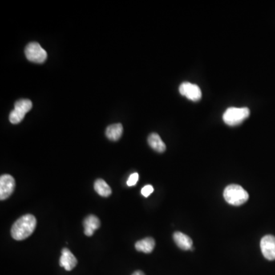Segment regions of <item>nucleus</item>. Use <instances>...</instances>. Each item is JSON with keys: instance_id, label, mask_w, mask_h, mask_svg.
<instances>
[{"instance_id": "5", "label": "nucleus", "mask_w": 275, "mask_h": 275, "mask_svg": "<svg viewBox=\"0 0 275 275\" xmlns=\"http://www.w3.org/2000/svg\"><path fill=\"white\" fill-rule=\"evenodd\" d=\"M25 56L29 61L34 63L42 64L48 58V54L45 49L37 42H31L26 46L25 50Z\"/></svg>"}, {"instance_id": "7", "label": "nucleus", "mask_w": 275, "mask_h": 275, "mask_svg": "<svg viewBox=\"0 0 275 275\" xmlns=\"http://www.w3.org/2000/svg\"><path fill=\"white\" fill-rule=\"evenodd\" d=\"M260 246L265 259L269 261L275 260V236L272 235L264 236L261 239Z\"/></svg>"}, {"instance_id": "8", "label": "nucleus", "mask_w": 275, "mask_h": 275, "mask_svg": "<svg viewBox=\"0 0 275 275\" xmlns=\"http://www.w3.org/2000/svg\"><path fill=\"white\" fill-rule=\"evenodd\" d=\"M181 95L192 101L200 100L202 97V92L200 87L196 84H192L189 82H184L179 87Z\"/></svg>"}, {"instance_id": "18", "label": "nucleus", "mask_w": 275, "mask_h": 275, "mask_svg": "<svg viewBox=\"0 0 275 275\" xmlns=\"http://www.w3.org/2000/svg\"><path fill=\"white\" fill-rule=\"evenodd\" d=\"M131 275H146L143 272H141V271H136V272H134Z\"/></svg>"}, {"instance_id": "17", "label": "nucleus", "mask_w": 275, "mask_h": 275, "mask_svg": "<svg viewBox=\"0 0 275 275\" xmlns=\"http://www.w3.org/2000/svg\"><path fill=\"white\" fill-rule=\"evenodd\" d=\"M153 191H154V187L152 186L146 185L142 189V194L145 197H147V196H149L152 194Z\"/></svg>"}, {"instance_id": "12", "label": "nucleus", "mask_w": 275, "mask_h": 275, "mask_svg": "<svg viewBox=\"0 0 275 275\" xmlns=\"http://www.w3.org/2000/svg\"><path fill=\"white\" fill-rule=\"evenodd\" d=\"M135 246L136 250L139 252H144L146 254L151 253L155 247V239L151 237L146 238L137 242Z\"/></svg>"}, {"instance_id": "3", "label": "nucleus", "mask_w": 275, "mask_h": 275, "mask_svg": "<svg viewBox=\"0 0 275 275\" xmlns=\"http://www.w3.org/2000/svg\"><path fill=\"white\" fill-rule=\"evenodd\" d=\"M250 115L249 109L230 107L223 114V121L228 126H234L240 124Z\"/></svg>"}, {"instance_id": "16", "label": "nucleus", "mask_w": 275, "mask_h": 275, "mask_svg": "<svg viewBox=\"0 0 275 275\" xmlns=\"http://www.w3.org/2000/svg\"><path fill=\"white\" fill-rule=\"evenodd\" d=\"M139 174L138 173H134L132 175H130L129 178L128 180H127V185L129 187L135 186L138 180H139Z\"/></svg>"}, {"instance_id": "14", "label": "nucleus", "mask_w": 275, "mask_h": 275, "mask_svg": "<svg viewBox=\"0 0 275 275\" xmlns=\"http://www.w3.org/2000/svg\"><path fill=\"white\" fill-rule=\"evenodd\" d=\"M123 127L120 123L110 125L106 130V135L110 140L118 141L122 136Z\"/></svg>"}, {"instance_id": "10", "label": "nucleus", "mask_w": 275, "mask_h": 275, "mask_svg": "<svg viewBox=\"0 0 275 275\" xmlns=\"http://www.w3.org/2000/svg\"><path fill=\"white\" fill-rule=\"evenodd\" d=\"M83 227H84V234L86 236H92L94 232L100 227L101 223L99 218L94 215H90L86 216L83 220Z\"/></svg>"}, {"instance_id": "9", "label": "nucleus", "mask_w": 275, "mask_h": 275, "mask_svg": "<svg viewBox=\"0 0 275 275\" xmlns=\"http://www.w3.org/2000/svg\"><path fill=\"white\" fill-rule=\"evenodd\" d=\"M59 263L60 266L65 268L67 272H70L78 264V260L68 248H64L61 252Z\"/></svg>"}, {"instance_id": "1", "label": "nucleus", "mask_w": 275, "mask_h": 275, "mask_svg": "<svg viewBox=\"0 0 275 275\" xmlns=\"http://www.w3.org/2000/svg\"><path fill=\"white\" fill-rule=\"evenodd\" d=\"M37 220L32 214H26L15 222L11 228V235L17 241L27 239L36 228Z\"/></svg>"}, {"instance_id": "13", "label": "nucleus", "mask_w": 275, "mask_h": 275, "mask_svg": "<svg viewBox=\"0 0 275 275\" xmlns=\"http://www.w3.org/2000/svg\"><path fill=\"white\" fill-rule=\"evenodd\" d=\"M147 142H148L150 147L155 150V151H158V152H164L166 150L165 144L162 140L159 134L151 133L148 136Z\"/></svg>"}, {"instance_id": "6", "label": "nucleus", "mask_w": 275, "mask_h": 275, "mask_svg": "<svg viewBox=\"0 0 275 275\" xmlns=\"http://www.w3.org/2000/svg\"><path fill=\"white\" fill-rule=\"evenodd\" d=\"M16 187V180L11 175L0 177V200H5L13 194Z\"/></svg>"}, {"instance_id": "2", "label": "nucleus", "mask_w": 275, "mask_h": 275, "mask_svg": "<svg viewBox=\"0 0 275 275\" xmlns=\"http://www.w3.org/2000/svg\"><path fill=\"white\" fill-rule=\"evenodd\" d=\"M223 196L226 201L232 206L243 205L249 198L248 192L237 184H231L226 187Z\"/></svg>"}, {"instance_id": "4", "label": "nucleus", "mask_w": 275, "mask_h": 275, "mask_svg": "<svg viewBox=\"0 0 275 275\" xmlns=\"http://www.w3.org/2000/svg\"><path fill=\"white\" fill-rule=\"evenodd\" d=\"M32 108L30 99H22L15 103V109L9 115V121L13 124H18L23 120L25 114Z\"/></svg>"}, {"instance_id": "15", "label": "nucleus", "mask_w": 275, "mask_h": 275, "mask_svg": "<svg viewBox=\"0 0 275 275\" xmlns=\"http://www.w3.org/2000/svg\"><path fill=\"white\" fill-rule=\"evenodd\" d=\"M94 190L98 194L103 197H108L112 194L111 188L103 179H97L96 180L94 183Z\"/></svg>"}, {"instance_id": "11", "label": "nucleus", "mask_w": 275, "mask_h": 275, "mask_svg": "<svg viewBox=\"0 0 275 275\" xmlns=\"http://www.w3.org/2000/svg\"><path fill=\"white\" fill-rule=\"evenodd\" d=\"M174 240L179 248L183 250H192V239L185 234L180 232H176L174 234Z\"/></svg>"}]
</instances>
